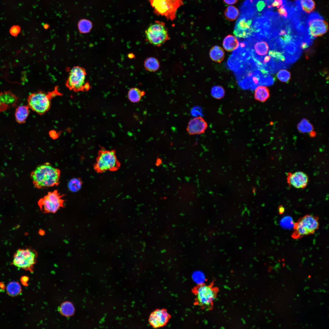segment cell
Instances as JSON below:
<instances>
[{"mask_svg": "<svg viewBox=\"0 0 329 329\" xmlns=\"http://www.w3.org/2000/svg\"><path fill=\"white\" fill-rule=\"evenodd\" d=\"M234 72L238 82L243 86L270 85L274 82L270 74L263 72L247 63L240 65Z\"/></svg>", "mask_w": 329, "mask_h": 329, "instance_id": "6da1fadb", "label": "cell"}, {"mask_svg": "<svg viewBox=\"0 0 329 329\" xmlns=\"http://www.w3.org/2000/svg\"><path fill=\"white\" fill-rule=\"evenodd\" d=\"M61 171L46 162L37 166L30 174L34 186L40 189L58 185Z\"/></svg>", "mask_w": 329, "mask_h": 329, "instance_id": "7a4b0ae2", "label": "cell"}, {"mask_svg": "<svg viewBox=\"0 0 329 329\" xmlns=\"http://www.w3.org/2000/svg\"><path fill=\"white\" fill-rule=\"evenodd\" d=\"M219 289L213 283L198 284L192 289L194 296V305L206 311L212 310L216 299Z\"/></svg>", "mask_w": 329, "mask_h": 329, "instance_id": "3957f363", "label": "cell"}, {"mask_svg": "<svg viewBox=\"0 0 329 329\" xmlns=\"http://www.w3.org/2000/svg\"><path fill=\"white\" fill-rule=\"evenodd\" d=\"M120 166L121 163L115 150H108L103 147H101L93 164L94 169L97 173H101L108 171L115 172Z\"/></svg>", "mask_w": 329, "mask_h": 329, "instance_id": "277c9868", "label": "cell"}, {"mask_svg": "<svg viewBox=\"0 0 329 329\" xmlns=\"http://www.w3.org/2000/svg\"><path fill=\"white\" fill-rule=\"evenodd\" d=\"M61 95L57 87L51 92L39 91L34 92L30 94L27 98L28 105L33 111L42 115L50 109L52 99Z\"/></svg>", "mask_w": 329, "mask_h": 329, "instance_id": "5b68a950", "label": "cell"}, {"mask_svg": "<svg viewBox=\"0 0 329 329\" xmlns=\"http://www.w3.org/2000/svg\"><path fill=\"white\" fill-rule=\"evenodd\" d=\"M319 219L317 216L308 214L299 218L294 225L292 238L299 239L313 234L319 228Z\"/></svg>", "mask_w": 329, "mask_h": 329, "instance_id": "8992f818", "label": "cell"}, {"mask_svg": "<svg viewBox=\"0 0 329 329\" xmlns=\"http://www.w3.org/2000/svg\"><path fill=\"white\" fill-rule=\"evenodd\" d=\"M184 0H149L154 13L157 15L165 17L173 21L176 17L177 11L183 4Z\"/></svg>", "mask_w": 329, "mask_h": 329, "instance_id": "52a82bcc", "label": "cell"}, {"mask_svg": "<svg viewBox=\"0 0 329 329\" xmlns=\"http://www.w3.org/2000/svg\"><path fill=\"white\" fill-rule=\"evenodd\" d=\"M65 195L61 194L57 190L48 192L37 202L41 210L44 213H56L61 208L64 207L65 200L62 197Z\"/></svg>", "mask_w": 329, "mask_h": 329, "instance_id": "ba28073f", "label": "cell"}, {"mask_svg": "<svg viewBox=\"0 0 329 329\" xmlns=\"http://www.w3.org/2000/svg\"><path fill=\"white\" fill-rule=\"evenodd\" d=\"M37 255V251L34 249H19L14 254L12 264L19 268L32 272Z\"/></svg>", "mask_w": 329, "mask_h": 329, "instance_id": "9c48e42d", "label": "cell"}, {"mask_svg": "<svg viewBox=\"0 0 329 329\" xmlns=\"http://www.w3.org/2000/svg\"><path fill=\"white\" fill-rule=\"evenodd\" d=\"M146 39L151 44L159 46L170 39L168 30L163 22L156 21L145 31Z\"/></svg>", "mask_w": 329, "mask_h": 329, "instance_id": "30bf717a", "label": "cell"}, {"mask_svg": "<svg viewBox=\"0 0 329 329\" xmlns=\"http://www.w3.org/2000/svg\"><path fill=\"white\" fill-rule=\"evenodd\" d=\"M86 73L85 69L79 66H74L70 70L66 85L70 90L77 92L88 90L89 84L85 82Z\"/></svg>", "mask_w": 329, "mask_h": 329, "instance_id": "8fae6325", "label": "cell"}, {"mask_svg": "<svg viewBox=\"0 0 329 329\" xmlns=\"http://www.w3.org/2000/svg\"><path fill=\"white\" fill-rule=\"evenodd\" d=\"M306 24L308 33L313 39L322 36L329 29L328 22L317 14H311Z\"/></svg>", "mask_w": 329, "mask_h": 329, "instance_id": "7c38bea8", "label": "cell"}, {"mask_svg": "<svg viewBox=\"0 0 329 329\" xmlns=\"http://www.w3.org/2000/svg\"><path fill=\"white\" fill-rule=\"evenodd\" d=\"M171 317L166 309H158L151 313L149 322L153 328H157L165 326Z\"/></svg>", "mask_w": 329, "mask_h": 329, "instance_id": "4fadbf2b", "label": "cell"}, {"mask_svg": "<svg viewBox=\"0 0 329 329\" xmlns=\"http://www.w3.org/2000/svg\"><path fill=\"white\" fill-rule=\"evenodd\" d=\"M207 127V124L206 122L203 118L199 116L189 121L186 130L189 135H198L204 133Z\"/></svg>", "mask_w": 329, "mask_h": 329, "instance_id": "5bb4252c", "label": "cell"}, {"mask_svg": "<svg viewBox=\"0 0 329 329\" xmlns=\"http://www.w3.org/2000/svg\"><path fill=\"white\" fill-rule=\"evenodd\" d=\"M287 176L288 183L289 185L297 188H304L307 185L308 177L302 172H298L292 174L288 173Z\"/></svg>", "mask_w": 329, "mask_h": 329, "instance_id": "9a60e30c", "label": "cell"}, {"mask_svg": "<svg viewBox=\"0 0 329 329\" xmlns=\"http://www.w3.org/2000/svg\"><path fill=\"white\" fill-rule=\"evenodd\" d=\"M18 101L17 97L10 91H0V113L15 106Z\"/></svg>", "mask_w": 329, "mask_h": 329, "instance_id": "2e32d148", "label": "cell"}, {"mask_svg": "<svg viewBox=\"0 0 329 329\" xmlns=\"http://www.w3.org/2000/svg\"><path fill=\"white\" fill-rule=\"evenodd\" d=\"M28 105H23L16 108L15 113V120L19 124L24 123L29 114Z\"/></svg>", "mask_w": 329, "mask_h": 329, "instance_id": "e0dca14e", "label": "cell"}, {"mask_svg": "<svg viewBox=\"0 0 329 329\" xmlns=\"http://www.w3.org/2000/svg\"><path fill=\"white\" fill-rule=\"evenodd\" d=\"M223 45L224 49L227 51H233L237 48L239 45V42L235 36L228 35L224 39Z\"/></svg>", "mask_w": 329, "mask_h": 329, "instance_id": "ac0fdd59", "label": "cell"}, {"mask_svg": "<svg viewBox=\"0 0 329 329\" xmlns=\"http://www.w3.org/2000/svg\"><path fill=\"white\" fill-rule=\"evenodd\" d=\"M209 55L211 59L213 61L220 63L224 59L225 52L221 47L215 45L210 49Z\"/></svg>", "mask_w": 329, "mask_h": 329, "instance_id": "d6986e66", "label": "cell"}, {"mask_svg": "<svg viewBox=\"0 0 329 329\" xmlns=\"http://www.w3.org/2000/svg\"><path fill=\"white\" fill-rule=\"evenodd\" d=\"M269 96V90L267 87L261 86L256 88L254 95V98L256 100L264 102L268 98Z\"/></svg>", "mask_w": 329, "mask_h": 329, "instance_id": "ffe728a7", "label": "cell"}, {"mask_svg": "<svg viewBox=\"0 0 329 329\" xmlns=\"http://www.w3.org/2000/svg\"><path fill=\"white\" fill-rule=\"evenodd\" d=\"M144 66L147 70L150 72H154L159 69L160 64L157 58L150 57L147 58L144 61Z\"/></svg>", "mask_w": 329, "mask_h": 329, "instance_id": "44dd1931", "label": "cell"}, {"mask_svg": "<svg viewBox=\"0 0 329 329\" xmlns=\"http://www.w3.org/2000/svg\"><path fill=\"white\" fill-rule=\"evenodd\" d=\"M145 94V92L141 91L137 88H131L128 92V97L132 102L136 103L139 102Z\"/></svg>", "mask_w": 329, "mask_h": 329, "instance_id": "7402d4cb", "label": "cell"}, {"mask_svg": "<svg viewBox=\"0 0 329 329\" xmlns=\"http://www.w3.org/2000/svg\"><path fill=\"white\" fill-rule=\"evenodd\" d=\"M59 310L61 314L66 317H69L73 315L75 311L73 304L69 302H65L62 303Z\"/></svg>", "mask_w": 329, "mask_h": 329, "instance_id": "603a6c76", "label": "cell"}, {"mask_svg": "<svg viewBox=\"0 0 329 329\" xmlns=\"http://www.w3.org/2000/svg\"><path fill=\"white\" fill-rule=\"evenodd\" d=\"M239 12L237 8L233 5L228 6L224 12L225 18L229 21H234L238 17Z\"/></svg>", "mask_w": 329, "mask_h": 329, "instance_id": "cb8c5ba5", "label": "cell"}, {"mask_svg": "<svg viewBox=\"0 0 329 329\" xmlns=\"http://www.w3.org/2000/svg\"><path fill=\"white\" fill-rule=\"evenodd\" d=\"M83 183L80 178H74L71 179L68 182V187L69 189L72 192H76L81 189Z\"/></svg>", "mask_w": 329, "mask_h": 329, "instance_id": "d4e9b609", "label": "cell"}, {"mask_svg": "<svg viewBox=\"0 0 329 329\" xmlns=\"http://www.w3.org/2000/svg\"><path fill=\"white\" fill-rule=\"evenodd\" d=\"M300 4L302 9L306 13L313 12L316 7V4L313 0H299Z\"/></svg>", "mask_w": 329, "mask_h": 329, "instance_id": "484cf974", "label": "cell"}, {"mask_svg": "<svg viewBox=\"0 0 329 329\" xmlns=\"http://www.w3.org/2000/svg\"><path fill=\"white\" fill-rule=\"evenodd\" d=\"M7 291L9 295L14 296L19 294L21 292V288L18 282L13 281L8 284L7 287Z\"/></svg>", "mask_w": 329, "mask_h": 329, "instance_id": "4316f807", "label": "cell"}, {"mask_svg": "<svg viewBox=\"0 0 329 329\" xmlns=\"http://www.w3.org/2000/svg\"><path fill=\"white\" fill-rule=\"evenodd\" d=\"M78 25L80 32L83 34L89 32L92 27V23L86 19L80 20L79 22Z\"/></svg>", "mask_w": 329, "mask_h": 329, "instance_id": "83f0119b", "label": "cell"}, {"mask_svg": "<svg viewBox=\"0 0 329 329\" xmlns=\"http://www.w3.org/2000/svg\"><path fill=\"white\" fill-rule=\"evenodd\" d=\"M211 92L212 96L217 99L221 98L224 97L225 94L224 89L220 86H215L213 87L211 89Z\"/></svg>", "mask_w": 329, "mask_h": 329, "instance_id": "f1b7e54d", "label": "cell"}, {"mask_svg": "<svg viewBox=\"0 0 329 329\" xmlns=\"http://www.w3.org/2000/svg\"><path fill=\"white\" fill-rule=\"evenodd\" d=\"M277 76L280 81L285 83L288 82L291 78L290 72L285 69H282L279 71Z\"/></svg>", "mask_w": 329, "mask_h": 329, "instance_id": "f546056e", "label": "cell"}, {"mask_svg": "<svg viewBox=\"0 0 329 329\" xmlns=\"http://www.w3.org/2000/svg\"><path fill=\"white\" fill-rule=\"evenodd\" d=\"M278 12L280 16L285 18H288L290 16V10L288 9L285 3L278 9Z\"/></svg>", "mask_w": 329, "mask_h": 329, "instance_id": "4dcf8cb0", "label": "cell"}, {"mask_svg": "<svg viewBox=\"0 0 329 329\" xmlns=\"http://www.w3.org/2000/svg\"><path fill=\"white\" fill-rule=\"evenodd\" d=\"M21 31V28L18 25H14L10 29V33L12 36L16 37L19 33Z\"/></svg>", "mask_w": 329, "mask_h": 329, "instance_id": "1f68e13d", "label": "cell"}, {"mask_svg": "<svg viewBox=\"0 0 329 329\" xmlns=\"http://www.w3.org/2000/svg\"><path fill=\"white\" fill-rule=\"evenodd\" d=\"M285 3V0H273L271 4L272 7L278 9Z\"/></svg>", "mask_w": 329, "mask_h": 329, "instance_id": "d6a6232c", "label": "cell"}, {"mask_svg": "<svg viewBox=\"0 0 329 329\" xmlns=\"http://www.w3.org/2000/svg\"><path fill=\"white\" fill-rule=\"evenodd\" d=\"M224 2L228 5H232L236 3L238 0H223Z\"/></svg>", "mask_w": 329, "mask_h": 329, "instance_id": "836d02e7", "label": "cell"}, {"mask_svg": "<svg viewBox=\"0 0 329 329\" xmlns=\"http://www.w3.org/2000/svg\"><path fill=\"white\" fill-rule=\"evenodd\" d=\"M278 211L280 214H283L285 211V208L282 205H280L278 207Z\"/></svg>", "mask_w": 329, "mask_h": 329, "instance_id": "e575fe53", "label": "cell"}, {"mask_svg": "<svg viewBox=\"0 0 329 329\" xmlns=\"http://www.w3.org/2000/svg\"><path fill=\"white\" fill-rule=\"evenodd\" d=\"M252 188L253 193H254L255 192L256 189L254 187H252Z\"/></svg>", "mask_w": 329, "mask_h": 329, "instance_id": "d590c367", "label": "cell"}]
</instances>
